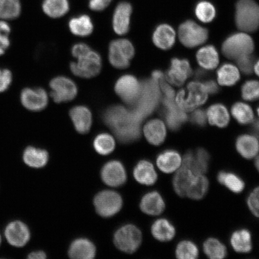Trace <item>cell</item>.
Listing matches in <instances>:
<instances>
[{
    "label": "cell",
    "instance_id": "obj_1",
    "mask_svg": "<svg viewBox=\"0 0 259 259\" xmlns=\"http://www.w3.org/2000/svg\"><path fill=\"white\" fill-rule=\"evenodd\" d=\"M103 120L122 144L132 143L141 137L142 120L133 110L112 106L103 115Z\"/></svg>",
    "mask_w": 259,
    "mask_h": 259
},
{
    "label": "cell",
    "instance_id": "obj_2",
    "mask_svg": "<svg viewBox=\"0 0 259 259\" xmlns=\"http://www.w3.org/2000/svg\"><path fill=\"white\" fill-rule=\"evenodd\" d=\"M159 82L153 79L142 83V89L134 111L142 121L151 114L159 103L160 99Z\"/></svg>",
    "mask_w": 259,
    "mask_h": 259
},
{
    "label": "cell",
    "instance_id": "obj_3",
    "mask_svg": "<svg viewBox=\"0 0 259 259\" xmlns=\"http://www.w3.org/2000/svg\"><path fill=\"white\" fill-rule=\"evenodd\" d=\"M235 22L242 31L254 32L259 28V5L254 0H239L236 5Z\"/></svg>",
    "mask_w": 259,
    "mask_h": 259
},
{
    "label": "cell",
    "instance_id": "obj_4",
    "mask_svg": "<svg viewBox=\"0 0 259 259\" xmlns=\"http://www.w3.org/2000/svg\"><path fill=\"white\" fill-rule=\"evenodd\" d=\"M208 95L203 83L194 81L188 84L186 90H181L178 93L176 103L184 112L193 111L205 103Z\"/></svg>",
    "mask_w": 259,
    "mask_h": 259
},
{
    "label": "cell",
    "instance_id": "obj_5",
    "mask_svg": "<svg viewBox=\"0 0 259 259\" xmlns=\"http://www.w3.org/2000/svg\"><path fill=\"white\" fill-rule=\"evenodd\" d=\"M254 49V41L250 35L245 33L233 34L226 38L222 45L223 55L229 59L251 54Z\"/></svg>",
    "mask_w": 259,
    "mask_h": 259
},
{
    "label": "cell",
    "instance_id": "obj_6",
    "mask_svg": "<svg viewBox=\"0 0 259 259\" xmlns=\"http://www.w3.org/2000/svg\"><path fill=\"white\" fill-rule=\"evenodd\" d=\"M142 232L134 225H126L118 229L113 236V242L119 250L132 254L140 247Z\"/></svg>",
    "mask_w": 259,
    "mask_h": 259
},
{
    "label": "cell",
    "instance_id": "obj_7",
    "mask_svg": "<svg viewBox=\"0 0 259 259\" xmlns=\"http://www.w3.org/2000/svg\"><path fill=\"white\" fill-rule=\"evenodd\" d=\"M94 205L100 216L109 218L120 211L122 199L120 194L114 191L103 190L95 196Z\"/></svg>",
    "mask_w": 259,
    "mask_h": 259
},
{
    "label": "cell",
    "instance_id": "obj_8",
    "mask_svg": "<svg viewBox=\"0 0 259 259\" xmlns=\"http://www.w3.org/2000/svg\"><path fill=\"white\" fill-rule=\"evenodd\" d=\"M102 69V58L95 51L89 53L77 58L76 62L70 64V69L77 76L91 78L98 74Z\"/></svg>",
    "mask_w": 259,
    "mask_h": 259
},
{
    "label": "cell",
    "instance_id": "obj_9",
    "mask_svg": "<svg viewBox=\"0 0 259 259\" xmlns=\"http://www.w3.org/2000/svg\"><path fill=\"white\" fill-rule=\"evenodd\" d=\"M134 45L127 39L113 40L110 44L109 59L112 66L117 69L129 66L130 61L135 56Z\"/></svg>",
    "mask_w": 259,
    "mask_h": 259
},
{
    "label": "cell",
    "instance_id": "obj_10",
    "mask_svg": "<svg viewBox=\"0 0 259 259\" xmlns=\"http://www.w3.org/2000/svg\"><path fill=\"white\" fill-rule=\"evenodd\" d=\"M178 35L181 44L187 48H194L208 40V31L195 22L189 20L180 26Z\"/></svg>",
    "mask_w": 259,
    "mask_h": 259
},
{
    "label": "cell",
    "instance_id": "obj_11",
    "mask_svg": "<svg viewBox=\"0 0 259 259\" xmlns=\"http://www.w3.org/2000/svg\"><path fill=\"white\" fill-rule=\"evenodd\" d=\"M115 92L119 97L129 105H135L141 92L142 83L137 77L126 74L119 78L115 84Z\"/></svg>",
    "mask_w": 259,
    "mask_h": 259
},
{
    "label": "cell",
    "instance_id": "obj_12",
    "mask_svg": "<svg viewBox=\"0 0 259 259\" xmlns=\"http://www.w3.org/2000/svg\"><path fill=\"white\" fill-rule=\"evenodd\" d=\"M51 96L56 103L70 101L77 95V86L72 79L58 76L51 81Z\"/></svg>",
    "mask_w": 259,
    "mask_h": 259
},
{
    "label": "cell",
    "instance_id": "obj_13",
    "mask_svg": "<svg viewBox=\"0 0 259 259\" xmlns=\"http://www.w3.org/2000/svg\"><path fill=\"white\" fill-rule=\"evenodd\" d=\"M103 183L110 187H120L127 180V173L124 165L118 160H112L106 163L101 170Z\"/></svg>",
    "mask_w": 259,
    "mask_h": 259
},
{
    "label": "cell",
    "instance_id": "obj_14",
    "mask_svg": "<svg viewBox=\"0 0 259 259\" xmlns=\"http://www.w3.org/2000/svg\"><path fill=\"white\" fill-rule=\"evenodd\" d=\"M163 115L168 127L171 131H177L187 120L186 112L181 110L174 99L164 97Z\"/></svg>",
    "mask_w": 259,
    "mask_h": 259
},
{
    "label": "cell",
    "instance_id": "obj_15",
    "mask_svg": "<svg viewBox=\"0 0 259 259\" xmlns=\"http://www.w3.org/2000/svg\"><path fill=\"white\" fill-rule=\"evenodd\" d=\"M192 70L189 61L174 58L171 60L170 69L166 72V79L174 85H183L186 80L192 75Z\"/></svg>",
    "mask_w": 259,
    "mask_h": 259
},
{
    "label": "cell",
    "instance_id": "obj_16",
    "mask_svg": "<svg viewBox=\"0 0 259 259\" xmlns=\"http://www.w3.org/2000/svg\"><path fill=\"white\" fill-rule=\"evenodd\" d=\"M209 154L205 149L199 148L194 152L189 151L184 155L183 166L189 168L194 175H203L208 169Z\"/></svg>",
    "mask_w": 259,
    "mask_h": 259
},
{
    "label": "cell",
    "instance_id": "obj_17",
    "mask_svg": "<svg viewBox=\"0 0 259 259\" xmlns=\"http://www.w3.org/2000/svg\"><path fill=\"white\" fill-rule=\"evenodd\" d=\"M22 105L31 111H40L48 105V96L42 89H25L21 94Z\"/></svg>",
    "mask_w": 259,
    "mask_h": 259
},
{
    "label": "cell",
    "instance_id": "obj_18",
    "mask_svg": "<svg viewBox=\"0 0 259 259\" xmlns=\"http://www.w3.org/2000/svg\"><path fill=\"white\" fill-rule=\"evenodd\" d=\"M5 235L9 244L18 248L24 247L30 239V230L21 221L10 223L6 228Z\"/></svg>",
    "mask_w": 259,
    "mask_h": 259
},
{
    "label": "cell",
    "instance_id": "obj_19",
    "mask_svg": "<svg viewBox=\"0 0 259 259\" xmlns=\"http://www.w3.org/2000/svg\"><path fill=\"white\" fill-rule=\"evenodd\" d=\"M132 13V6L128 2H121L116 6L112 20L113 30L116 34L124 35L127 33Z\"/></svg>",
    "mask_w": 259,
    "mask_h": 259
},
{
    "label": "cell",
    "instance_id": "obj_20",
    "mask_svg": "<svg viewBox=\"0 0 259 259\" xmlns=\"http://www.w3.org/2000/svg\"><path fill=\"white\" fill-rule=\"evenodd\" d=\"M74 128L80 134H86L92 125V114L85 106H74L70 111Z\"/></svg>",
    "mask_w": 259,
    "mask_h": 259
},
{
    "label": "cell",
    "instance_id": "obj_21",
    "mask_svg": "<svg viewBox=\"0 0 259 259\" xmlns=\"http://www.w3.org/2000/svg\"><path fill=\"white\" fill-rule=\"evenodd\" d=\"M68 254L73 259H93L96 256V248L89 239L78 238L70 244Z\"/></svg>",
    "mask_w": 259,
    "mask_h": 259
},
{
    "label": "cell",
    "instance_id": "obj_22",
    "mask_svg": "<svg viewBox=\"0 0 259 259\" xmlns=\"http://www.w3.org/2000/svg\"><path fill=\"white\" fill-rule=\"evenodd\" d=\"M144 135L149 143L158 146L163 143L166 137V129L163 121L155 119L148 121L144 128Z\"/></svg>",
    "mask_w": 259,
    "mask_h": 259
},
{
    "label": "cell",
    "instance_id": "obj_23",
    "mask_svg": "<svg viewBox=\"0 0 259 259\" xmlns=\"http://www.w3.org/2000/svg\"><path fill=\"white\" fill-rule=\"evenodd\" d=\"M140 208L146 214L158 215L163 212L165 203L160 194L154 191L146 194L142 197Z\"/></svg>",
    "mask_w": 259,
    "mask_h": 259
},
{
    "label": "cell",
    "instance_id": "obj_24",
    "mask_svg": "<svg viewBox=\"0 0 259 259\" xmlns=\"http://www.w3.org/2000/svg\"><path fill=\"white\" fill-rule=\"evenodd\" d=\"M176 31L168 24H161L155 28L153 40L155 46L163 50H169L176 41Z\"/></svg>",
    "mask_w": 259,
    "mask_h": 259
},
{
    "label": "cell",
    "instance_id": "obj_25",
    "mask_svg": "<svg viewBox=\"0 0 259 259\" xmlns=\"http://www.w3.org/2000/svg\"><path fill=\"white\" fill-rule=\"evenodd\" d=\"M134 176L137 182L143 185H153L157 180V174L151 162L141 160L136 165Z\"/></svg>",
    "mask_w": 259,
    "mask_h": 259
},
{
    "label": "cell",
    "instance_id": "obj_26",
    "mask_svg": "<svg viewBox=\"0 0 259 259\" xmlns=\"http://www.w3.org/2000/svg\"><path fill=\"white\" fill-rule=\"evenodd\" d=\"M236 148L243 157L251 159L258 153L259 142L253 136L242 135L236 139Z\"/></svg>",
    "mask_w": 259,
    "mask_h": 259
},
{
    "label": "cell",
    "instance_id": "obj_27",
    "mask_svg": "<svg viewBox=\"0 0 259 259\" xmlns=\"http://www.w3.org/2000/svg\"><path fill=\"white\" fill-rule=\"evenodd\" d=\"M181 157L176 150H168L158 155L157 164L164 173L170 174L177 170L180 166Z\"/></svg>",
    "mask_w": 259,
    "mask_h": 259
},
{
    "label": "cell",
    "instance_id": "obj_28",
    "mask_svg": "<svg viewBox=\"0 0 259 259\" xmlns=\"http://www.w3.org/2000/svg\"><path fill=\"white\" fill-rule=\"evenodd\" d=\"M24 163L32 168H42L46 166L49 160L47 151L33 147L25 149L23 154Z\"/></svg>",
    "mask_w": 259,
    "mask_h": 259
},
{
    "label": "cell",
    "instance_id": "obj_29",
    "mask_svg": "<svg viewBox=\"0 0 259 259\" xmlns=\"http://www.w3.org/2000/svg\"><path fill=\"white\" fill-rule=\"evenodd\" d=\"M196 59L200 66L206 70L214 69L219 63L218 52L212 45L200 49L196 54Z\"/></svg>",
    "mask_w": 259,
    "mask_h": 259
},
{
    "label": "cell",
    "instance_id": "obj_30",
    "mask_svg": "<svg viewBox=\"0 0 259 259\" xmlns=\"http://www.w3.org/2000/svg\"><path fill=\"white\" fill-rule=\"evenodd\" d=\"M206 115L210 124L220 128L225 127L229 124V112L226 106L221 103H216L209 106Z\"/></svg>",
    "mask_w": 259,
    "mask_h": 259
},
{
    "label": "cell",
    "instance_id": "obj_31",
    "mask_svg": "<svg viewBox=\"0 0 259 259\" xmlns=\"http://www.w3.org/2000/svg\"><path fill=\"white\" fill-rule=\"evenodd\" d=\"M151 232L158 241L167 242L174 238L176 229L169 220L161 219L156 220L152 225Z\"/></svg>",
    "mask_w": 259,
    "mask_h": 259
},
{
    "label": "cell",
    "instance_id": "obj_32",
    "mask_svg": "<svg viewBox=\"0 0 259 259\" xmlns=\"http://www.w3.org/2000/svg\"><path fill=\"white\" fill-rule=\"evenodd\" d=\"M196 175H194L192 170L185 166H183L178 170L175 176L173 185L175 191L180 197L186 196L188 188Z\"/></svg>",
    "mask_w": 259,
    "mask_h": 259
},
{
    "label": "cell",
    "instance_id": "obj_33",
    "mask_svg": "<svg viewBox=\"0 0 259 259\" xmlns=\"http://www.w3.org/2000/svg\"><path fill=\"white\" fill-rule=\"evenodd\" d=\"M218 79L220 85L231 87L240 79V74L237 67L230 63H225L218 71Z\"/></svg>",
    "mask_w": 259,
    "mask_h": 259
},
{
    "label": "cell",
    "instance_id": "obj_34",
    "mask_svg": "<svg viewBox=\"0 0 259 259\" xmlns=\"http://www.w3.org/2000/svg\"><path fill=\"white\" fill-rule=\"evenodd\" d=\"M69 27L71 32L78 36L85 37L92 34L93 24L90 16L86 15L70 19Z\"/></svg>",
    "mask_w": 259,
    "mask_h": 259
},
{
    "label": "cell",
    "instance_id": "obj_35",
    "mask_svg": "<svg viewBox=\"0 0 259 259\" xmlns=\"http://www.w3.org/2000/svg\"><path fill=\"white\" fill-rule=\"evenodd\" d=\"M231 242L236 251L246 253L252 250L251 235L247 229L235 231L231 236Z\"/></svg>",
    "mask_w": 259,
    "mask_h": 259
},
{
    "label": "cell",
    "instance_id": "obj_36",
    "mask_svg": "<svg viewBox=\"0 0 259 259\" xmlns=\"http://www.w3.org/2000/svg\"><path fill=\"white\" fill-rule=\"evenodd\" d=\"M208 179L203 175H197L188 188L186 195L194 200L201 199L208 192Z\"/></svg>",
    "mask_w": 259,
    "mask_h": 259
},
{
    "label": "cell",
    "instance_id": "obj_37",
    "mask_svg": "<svg viewBox=\"0 0 259 259\" xmlns=\"http://www.w3.org/2000/svg\"><path fill=\"white\" fill-rule=\"evenodd\" d=\"M43 11L51 18H60L67 14L69 10L68 0H44Z\"/></svg>",
    "mask_w": 259,
    "mask_h": 259
},
{
    "label": "cell",
    "instance_id": "obj_38",
    "mask_svg": "<svg viewBox=\"0 0 259 259\" xmlns=\"http://www.w3.org/2000/svg\"><path fill=\"white\" fill-rule=\"evenodd\" d=\"M219 182L235 193H240L245 188L244 181L237 175L228 171H221L218 174Z\"/></svg>",
    "mask_w": 259,
    "mask_h": 259
},
{
    "label": "cell",
    "instance_id": "obj_39",
    "mask_svg": "<svg viewBox=\"0 0 259 259\" xmlns=\"http://www.w3.org/2000/svg\"><path fill=\"white\" fill-rule=\"evenodd\" d=\"M232 114L239 124L246 125L254 121V113L250 106L242 102L235 103L232 107Z\"/></svg>",
    "mask_w": 259,
    "mask_h": 259
},
{
    "label": "cell",
    "instance_id": "obj_40",
    "mask_svg": "<svg viewBox=\"0 0 259 259\" xmlns=\"http://www.w3.org/2000/svg\"><path fill=\"white\" fill-rule=\"evenodd\" d=\"M21 12L20 0H0V19H15Z\"/></svg>",
    "mask_w": 259,
    "mask_h": 259
},
{
    "label": "cell",
    "instance_id": "obj_41",
    "mask_svg": "<svg viewBox=\"0 0 259 259\" xmlns=\"http://www.w3.org/2000/svg\"><path fill=\"white\" fill-rule=\"evenodd\" d=\"M93 147L97 153L106 155L112 153L115 150L114 139L108 134L97 135L93 142Z\"/></svg>",
    "mask_w": 259,
    "mask_h": 259
},
{
    "label": "cell",
    "instance_id": "obj_42",
    "mask_svg": "<svg viewBox=\"0 0 259 259\" xmlns=\"http://www.w3.org/2000/svg\"><path fill=\"white\" fill-rule=\"evenodd\" d=\"M203 250L207 256L212 259H222L227 255L224 244L215 238L207 239L203 244Z\"/></svg>",
    "mask_w": 259,
    "mask_h": 259
},
{
    "label": "cell",
    "instance_id": "obj_43",
    "mask_svg": "<svg viewBox=\"0 0 259 259\" xmlns=\"http://www.w3.org/2000/svg\"><path fill=\"white\" fill-rule=\"evenodd\" d=\"M195 14L200 21L204 23H208L212 21L215 17V8L208 2H200L196 6Z\"/></svg>",
    "mask_w": 259,
    "mask_h": 259
},
{
    "label": "cell",
    "instance_id": "obj_44",
    "mask_svg": "<svg viewBox=\"0 0 259 259\" xmlns=\"http://www.w3.org/2000/svg\"><path fill=\"white\" fill-rule=\"evenodd\" d=\"M198 255V248L192 241H183L177 246L176 255L178 258L195 259Z\"/></svg>",
    "mask_w": 259,
    "mask_h": 259
},
{
    "label": "cell",
    "instance_id": "obj_45",
    "mask_svg": "<svg viewBox=\"0 0 259 259\" xmlns=\"http://www.w3.org/2000/svg\"><path fill=\"white\" fill-rule=\"evenodd\" d=\"M242 98L247 101L259 99V81L250 80L243 84L241 88Z\"/></svg>",
    "mask_w": 259,
    "mask_h": 259
},
{
    "label": "cell",
    "instance_id": "obj_46",
    "mask_svg": "<svg viewBox=\"0 0 259 259\" xmlns=\"http://www.w3.org/2000/svg\"><path fill=\"white\" fill-rule=\"evenodd\" d=\"M11 28L7 22L0 21V56L5 53L9 48L11 41L9 35L11 33Z\"/></svg>",
    "mask_w": 259,
    "mask_h": 259
},
{
    "label": "cell",
    "instance_id": "obj_47",
    "mask_svg": "<svg viewBox=\"0 0 259 259\" xmlns=\"http://www.w3.org/2000/svg\"><path fill=\"white\" fill-rule=\"evenodd\" d=\"M238 66L243 73L250 74L254 67L255 58L251 54L245 55L236 59Z\"/></svg>",
    "mask_w": 259,
    "mask_h": 259
},
{
    "label": "cell",
    "instance_id": "obj_48",
    "mask_svg": "<svg viewBox=\"0 0 259 259\" xmlns=\"http://www.w3.org/2000/svg\"><path fill=\"white\" fill-rule=\"evenodd\" d=\"M247 203L251 212L259 218V187L255 188L249 195Z\"/></svg>",
    "mask_w": 259,
    "mask_h": 259
},
{
    "label": "cell",
    "instance_id": "obj_49",
    "mask_svg": "<svg viewBox=\"0 0 259 259\" xmlns=\"http://www.w3.org/2000/svg\"><path fill=\"white\" fill-rule=\"evenodd\" d=\"M12 81V74L8 69H0V93L9 89Z\"/></svg>",
    "mask_w": 259,
    "mask_h": 259
},
{
    "label": "cell",
    "instance_id": "obj_50",
    "mask_svg": "<svg viewBox=\"0 0 259 259\" xmlns=\"http://www.w3.org/2000/svg\"><path fill=\"white\" fill-rule=\"evenodd\" d=\"M207 120L206 113L203 109H197L194 111L190 116V121L193 124L204 127Z\"/></svg>",
    "mask_w": 259,
    "mask_h": 259
},
{
    "label": "cell",
    "instance_id": "obj_51",
    "mask_svg": "<svg viewBox=\"0 0 259 259\" xmlns=\"http://www.w3.org/2000/svg\"><path fill=\"white\" fill-rule=\"evenodd\" d=\"M112 0H90L89 7L94 11H102L111 4Z\"/></svg>",
    "mask_w": 259,
    "mask_h": 259
},
{
    "label": "cell",
    "instance_id": "obj_52",
    "mask_svg": "<svg viewBox=\"0 0 259 259\" xmlns=\"http://www.w3.org/2000/svg\"><path fill=\"white\" fill-rule=\"evenodd\" d=\"M92 50L85 44L80 43L74 45L72 48V55L74 57L78 58L89 53Z\"/></svg>",
    "mask_w": 259,
    "mask_h": 259
},
{
    "label": "cell",
    "instance_id": "obj_53",
    "mask_svg": "<svg viewBox=\"0 0 259 259\" xmlns=\"http://www.w3.org/2000/svg\"><path fill=\"white\" fill-rule=\"evenodd\" d=\"M159 83L160 85V88L162 92H163L165 97L168 99H174L175 97L174 89L171 88L169 84L165 82L164 79L160 80Z\"/></svg>",
    "mask_w": 259,
    "mask_h": 259
},
{
    "label": "cell",
    "instance_id": "obj_54",
    "mask_svg": "<svg viewBox=\"0 0 259 259\" xmlns=\"http://www.w3.org/2000/svg\"><path fill=\"white\" fill-rule=\"evenodd\" d=\"M203 83L207 93L210 95H215L219 92V87L214 80H208Z\"/></svg>",
    "mask_w": 259,
    "mask_h": 259
},
{
    "label": "cell",
    "instance_id": "obj_55",
    "mask_svg": "<svg viewBox=\"0 0 259 259\" xmlns=\"http://www.w3.org/2000/svg\"><path fill=\"white\" fill-rule=\"evenodd\" d=\"M47 257L46 253L43 251L32 252L28 255V258L30 259H45Z\"/></svg>",
    "mask_w": 259,
    "mask_h": 259
},
{
    "label": "cell",
    "instance_id": "obj_56",
    "mask_svg": "<svg viewBox=\"0 0 259 259\" xmlns=\"http://www.w3.org/2000/svg\"><path fill=\"white\" fill-rule=\"evenodd\" d=\"M195 77L197 80H203L208 76V72L203 69H197L195 72Z\"/></svg>",
    "mask_w": 259,
    "mask_h": 259
},
{
    "label": "cell",
    "instance_id": "obj_57",
    "mask_svg": "<svg viewBox=\"0 0 259 259\" xmlns=\"http://www.w3.org/2000/svg\"><path fill=\"white\" fill-rule=\"evenodd\" d=\"M250 130L252 134H253L255 137L259 138V119H257V120L254 121L253 123H252Z\"/></svg>",
    "mask_w": 259,
    "mask_h": 259
},
{
    "label": "cell",
    "instance_id": "obj_58",
    "mask_svg": "<svg viewBox=\"0 0 259 259\" xmlns=\"http://www.w3.org/2000/svg\"><path fill=\"white\" fill-rule=\"evenodd\" d=\"M152 77H153V79L159 82L160 80L164 79V74L160 70H155L152 73Z\"/></svg>",
    "mask_w": 259,
    "mask_h": 259
},
{
    "label": "cell",
    "instance_id": "obj_59",
    "mask_svg": "<svg viewBox=\"0 0 259 259\" xmlns=\"http://www.w3.org/2000/svg\"><path fill=\"white\" fill-rule=\"evenodd\" d=\"M254 70L255 73L257 74V75L259 76V60L257 61L255 64H254Z\"/></svg>",
    "mask_w": 259,
    "mask_h": 259
},
{
    "label": "cell",
    "instance_id": "obj_60",
    "mask_svg": "<svg viewBox=\"0 0 259 259\" xmlns=\"http://www.w3.org/2000/svg\"><path fill=\"white\" fill-rule=\"evenodd\" d=\"M255 166L259 171V155L255 160Z\"/></svg>",
    "mask_w": 259,
    "mask_h": 259
},
{
    "label": "cell",
    "instance_id": "obj_61",
    "mask_svg": "<svg viewBox=\"0 0 259 259\" xmlns=\"http://www.w3.org/2000/svg\"><path fill=\"white\" fill-rule=\"evenodd\" d=\"M1 243H2V237H1V235H0V245H1Z\"/></svg>",
    "mask_w": 259,
    "mask_h": 259
},
{
    "label": "cell",
    "instance_id": "obj_62",
    "mask_svg": "<svg viewBox=\"0 0 259 259\" xmlns=\"http://www.w3.org/2000/svg\"><path fill=\"white\" fill-rule=\"evenodd\" d=\"M257 112L258 115L259 116V107H258V108L257 109Z\"/></svg>",
    "mask_w": 259,
    "mask_h": 259
}]
</instances>
